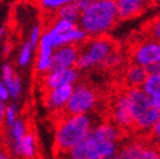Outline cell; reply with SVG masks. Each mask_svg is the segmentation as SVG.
Instances as JSON below:
<instances>
[{"label":"cell","instance_id":"cell-1","mask_svg":"<svg viewBox=\"0 0 160 159\" xmlns=\"http://www.w3.org/2000/svg\"><path fill=\"white\" fill-rule=\"evenodd\" d=\"M92 129V121L89 115L59 114L55 123V150L65 155L70 149L85 141Z\"/></svg>","mask_w":160,"mask_h":159},{"label":"cell","instance_id":"cell-2","mask_svg":"<svg viewBox=\"0 0 160 159\" xmlns=\"http://www.w3.org/2000/svg\"><path fill=\"white\" fill-rule=\"evenodd\" d=\"M125 94L133 120V131L148 133L159 121L160 108L154 105L152 99L142 89H126Z\"/></svg>","mask_w":160,"mask_h":159},{"label":"cell","instance_id":"cell-3","mask_svg":"<svg viewBox=\"0 0 160 159\" xmlns=\"http://www.w3.org/2000/svg\"><path fill=\"white\" fill-rule=\"evenodd\" d=\"M117 9L115 0H100L87 5L79 14L81 25L86 34L99 35L108 31L115 25Z\"/></svg>","mask_w":160,"mask_h":159},{"label":"cell","instance_id":"cell-4","mask_svg":"<svg viewBox=\"0 0 160 159\" xmlns=\"http://www.w3.org/2000/svg\"><path fill=\"white\" fill-rule=\"evenodd\" d=\"M98 105V94L91 86L78 84L73 86V91L62 112L67 115H89Z\"/></svg>","mask_w":160,"mask_h":159},{"label":"cell","instance_id":"cell-5","mask_svg":"<svg viewBox=\"0 0 160 159\" xmlns=\"http://www.w3.org/2000/svg\"><path fill=\"white\" fill-rule=\"evenodd\" d=\"M111 117L112 121L121 132L133 131V120L129 110V103L125 91L118 93L111 105Z\"/></svg>","mask_w":160,"mask_h":159},{"label":"cell","instance_id":"cell-6","mask_svg":"<svg viewBox=\"0 0 160 159\" xmlns=\"http://www.w3.org/2000/svg\"><path fill=\"white\" fill-rule=\"evenodd\" d=\"M73 91V85H64L44 91V106L53 114H61Z\"/></svg>","mask_w":160,"mask_h":159},{"label":"cell","instance_id":"cell-7","mask_svg":"<svg viewBox=\"0 0 160 159\" xmlns=\"http://www.w3.org/2000/svg\"><path fill=\"white\" fill-rule=\"evenodd\" d=\"M78 77L77 70L73 68H65V69H56L46 73L43 77V87L44 90H52L59 86L64 85H73Z\"/></svg>","mask_w":160,"mask_h":159},{"label":"cell","instance_id":"cell-8","mask_svg":"<svg viewBox=\"0 0 160 159\" xmlns=\"http://www.w3.org/2000/svg\"><path fill=\"white\" fill-rule=\"evenodd\" d=\"M134 60L139 67H150L152 64H159L160 60V46L156 42L143 43L138 46L133 52Z\"/></svg>","mask_w":160,"mask_h":159},{"label":"cell","instance_id":"cell-9","mask_svg":"<svg viewBox=\"0 0 160 159\" xmlns=\"http://www.w3.org/2000/svg\"><path fill=\"white\" fill-rule=\"evenodd\" d=\"M150 2L151 0H115L117 17L121 20L137 17L146 8H148ZM152 4L156 5L154 2Z\"/></svg>","mask_w":160,"mask_h":159},{"label":"cell","instance_id":"cell-10","mask_svg":"<svg viewBox=\"0 0 160 159\" xmlns=\"http://www.w3.org/2000/svg\"><path fill=\"white\" fill-rule=\"evenodd\" d=\"M77 56H78V51H77L76 44L62 47V49H60L58 52H55L52 55L48 72H51V70H56V69L70 68L72 65L76 64Z\"/></svg>","mask_w":160,"mask_h":159},{"label":"cell","instance_id":"cell-11","mask_svg":"<svg viewBox=\"0 0 160 159\" xmlns=\"http://www.w3.org/2000/svg\"><path fill=\"white\" fill-rule=\"evenodd\" d=\"M89 136L95 141L118 142L122 137V132L120 131L113 123L104 121V123L98 124L97 126H92Z\"/></svg>","mask_w":160,"mask_h":159},{"label":"cell","instance_id":"cell-12","mask_svg":"<svg viewBox=\"0 0 160 159\" xmlns=\"http://www.w3.org/2000/svg\"><path fill=\"white\" fill-rule=\"evenodd\" d=\"M8 153L14 156H20L25 159H34L38 153V142H37L35 134L28 132L26 136L21 140L20 144L9 149Z\"/></svg>","mask_w":160,"mask_h":159},{"label":"cell","instance_id":"cell-13","mask_svg":"<svg viewBox=\"0 0 160 159\" xmlns=\"http://www.w3.org/2000/svg\"><path fill=\"white\" fill-rule=\"evenodd\" d=\"M148 142L134 138L126 141L118 147V155L122 159H145V150Z\"/></svg>","mask_w":160,"mask_h":159},{"label":"cell","instance_id":"cell-14","mask_svg":"<svg viewBox=\"0 0 160 159\" xmlns=\"http://www.w3.org/2000/svg\"><path fill=\"white\" fill-rule=\"evenodd\" d=\"M52 58V41L48 33H46L41 38V46H39V58H38V70L46 73L48 72Z\"/></svg>","mask_w":160,"mask_h":159},{"label":"cell","instance_id":"cell-15","mask_svg":"<svg viewBox=\"0 0 160 159\" xmlns=\"http://www.w3.org/2000/svg\"><path fill=\"white\" fill-rule=\"evenodd\" d=\"M3 84L7 86L11 97L14 99H18V97L21 95V91H22L21 81H20L18 76L13 72L12 67L7 65V64L3 67Z\"/></svg>","mask_w":160,"mask_h":159},{"label":"cell","instance_id":"cell-16","mask_svg":"<svg viewBox=\"0 0 160 159\" xmlns=\"http://www.w3.org/2000/svg\"><path fill=\"white\" fill-rule=\"evenodd\" d=\"M147 72L143 67L133 65L125 72V85L128 89H141V86L147 78Z\"/></svg>","mask_w":160,"mask_h":159},{"label":"cell","instance_id":"cell-17","mask_svg":"<svg viewBox=\"0 0 160 159\" xmlns=\"http://www.w3.org/2000/svg\"><path fill=\"white\" fill-rule=\"evenodd\" d=\"M47 33H48V31H47ZM50 37H51V41H52V49H55V47H59V46L67 44L70 42H81L86 38V33L76 26V28L70 29L62 34H59V35L50 34Z\"/></svg>","mask_w":160,"mask_h":159},{"label":"cell","instance_id":"cell-18","mask_svg":"<svg viewBox=\"0 0 160 159\" xmlns=\"http://www.w3.org/2000/svg\"><path fill=\"white\" fill-rule=\"evenodd\" d=\"M28 132H29V126L23 119H17L11 126H8L7 138H8V144H9V149L18 145L21 140L26 136Z\"/></svg>","mask_w":160,"mask_h":159},{"label":"cell","instance_id":"cell-19","mask_svg":"<svg viewBox=\"0 0 160 159\" xmlns=\"http://www.w3.org/2000/svg\"><path fill=\"white\" fill-rule=\"evenodd\" d=\"M141 89L152 99L154 105L160 108V74H148Z\"/></svg>","mask_w":160,"mask_h":159},{"label":"cell","instance_id":"cell-20","mask_svg":"<svg viewBox=\"0 0 160 159\" xmlns=\"http://www.w3.org/2000/svg\"><path fill=\"white\" fill-rule=\"evenodd\" d=\"M79 14H81V12H79L74 2L62 5L56 11V16H58L60 20H65L69 22H73V23H76V21L79 18Z\"/></svg>","mask_w":160,"mask_h":159},{"label":"cell","instance_id":"cell-21","mask_svg":"<svg viewBox=\"0 0 160 159\" xmlns=\"http://www.w3.org/2000/svg\"><path fill=\"white\" fill-rule=\"evenodd\" d=\"M89 145L87 141H82L81 144L76 145L73 149H70L69 151L64 155V159H89Z\"/></svg>","mask_w":160,"mask_h":159},{"label":"cell","instance_id":"cell-22","mask_svg":"<svg viewBox=\"0 0 160 159\" xmlns=\"http://www.w3.org/2000/svg\"><path fill=\"white\" fill-rule=\"evenodd\" d=\"M18 119V111L14 105L5 106V112H4V125L11 126L16 120Z\"/></svg>","mask_w":160,"mask_h":159},{"label":"cell","instance_id":"cell-23","mask_svg":"<svg viewBox=\"0 0 160 159\" xmlns=\"http://www.w3.org/2000/svg\"><path fill=\"white\" fill-rule=\"evenodd\" d=\"M31 50H33V46H31L29 42L22 46V50H21V54H20V59H18V63L21 65H26L29 63L30 56H31Z\"/></svg>","mask_w":160,"mask_h":159},{"label":"cell","instance_id":"cell-24","mask_svg":"<svg viewBox=\"0 0 160 159\" xmlns=\"http://www.w3.org/2000/svg\"><path fill=\"white\" fill-rule=\"evenodd\" d=\"M74 0H41V3L44 8H48V9H55V8H60L65 4H69Z\"/></svg>","mask_w":160,"mask_h":159},{"label":"cell","instance_id":"cell-25","mask_svg":"<svg viewBox=\"0 0 160 159\" xmlns=\"http://www.w3.org/2000/svg\"><path fill=\"white\" fill-rule=\"evenodd\" d=\"M9 98H11V94H9V91H8L7 86L3 82H0V100L4 103V102H7Z\"/></svg>","mask_w":160,"mask_h":159},{"label":"cell","instance_id":"cell-26","mask_svg":"<svg viewBox=\"0 0 160 159\" xmlns=\"http://www.w3.org/2000/svg\"><path fill=\"white\" fill-rule=\"evenodd\" d=\"M148 134H150L151 137H152L154 141H158V140H159V134H160V121H158V123L152 126V128L150 129Z\"/></svg>","mask_w":160,"mask_h":159},{"label":"cell","instance_id":"cell-27","mask_svg":"<svg viewBox=\"0 0 160 159\" xmlns=\"http://www.w3.org/2000/svg\"><path fill=\"white\" fill-rule=\"evenodd\" d=\"M39 30H41V28L39 26H35L34 30H33V34H31V38H30V44L34 47V44L37 43V39H38V35H39Z\"/></svg>","mask_w":160,"mask_h":159},{"label":"cell","instance_id":"cell-28","mask_svg":"<svg viewBox=\"0 0 160 159\" xmlns=\"http://www.w3.org/2000/svg\"><path fill=\"white\" fill-rule=\"evenodd\" d=\"M4 112H5V105L0 100V131L4 126Z\"/></svg>","mask_w":160,"mask_h":159},{"label":"cell","instance_id":"cell-29","mask_svg":"<svg viewBox=\"0 0 160 159\" xmlns=\"http://www.w3.org/2000/svg\"><path fill=\"white\" fill-rule=\"evenodd\" d=\"M0 159H12V156H11L9 153L7 151V150L2 149V150H0Z\"/></svg>","mask_w":160,"mask_h":159},{"label":"cell","instance_id":"cell-30","mask_svg":"<svg viewBox=\"0 0 160 159\" xmlns=\"http://www.w3.org/2000/svg\"><path fill=\"white\" fill-rule=\"evenodd\" d=\"M3 144L4 142H3V138H2V134H0V150L3 149Z\"/></svg>","mask_w":160,"mask_h":159},{"label":"cell","instance_id":"cell-31","mask_svg":"<svg viewBox=\"0 0 160 159\" xmlns=\"http://www.w3.org/2000/svg\"><path fill=\"white\" fill-rule=\"evenodd\" d=\"M89 3H94V2H100V0H87Z\"/></svg>","mask_w":160,"mask_h":159},{"label":"cell","instance_id":"cell-32","mask_svg":"<svg viewBox=\"0 0 160 159\" xmlns=\"http://www.w3.org/2000/svg\"><path fill=\"white\" fill-rule=\"evenodd\" d=\"M113 159H122V158H121V156H120V155H116V156H115Z\"/></svg>","mask_w":160,"mask_h":159},{"label":"cell","instance_id":"cell-33","mask_svg":"<svg viewBox=\"0 0 160 159\" xmlns=\"http://www.w3.org/2000/svg\"><path fill=\"white\" fill-rule=\"evenodd\" d=\"M3 35V29H0V37Z\"/></svg>","mask_w":160,"mask_h":159},{"label":"cell","instance_id":"cell-34","mask_svg":"<svg viewBox=\"0 0 160 159\" xmlns=\"http://www.w3.org/2000/svg\"><path fill=\"white\" fill-rule=\"evenodd\" d=\"M152 2H154V3H156V2H158V0H152Z\"/></svg>","mask_w":160,"mask_h":159}]
</instances>
